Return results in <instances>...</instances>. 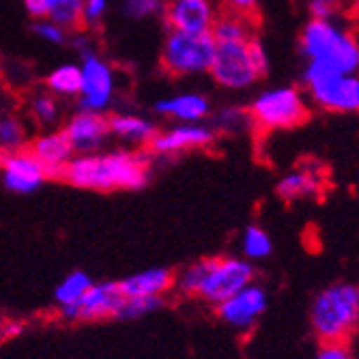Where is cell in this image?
Masks as SVG:
<instances>
[{"label": "cell", "mask_w": 359, "mask_h": 359, "mask_svg": "<svg viewBox=\"0 0 359 359\" xmlns=\"http://www.w3.org/2000/svg\"><path fill=\"white\" fill-rule=\"evenodd\" d=\"M149 157L132 149L74 155L62 172V179L69 185L93 191L142 189L149 183Z\"/></svg>", "instance_id": "6da1fadb"}, {"label": "cell", "mask_w": 359, "mask_h": 359, "mask_svg": "<svg viewBox=\"0 0 359 359\" xmlns=\"http://www.w3.org/2000/svg\"><path fill=\"white\" fill-rule=\"evenodd\" d=\"M306 60L320 62L338 74H359V41L355 32L336 18H310L299 35Z\"/></svg>", "instance_id": "7a4b0ae2"}, {"label": "cell", "mask_w": 359, "mask_h": 359, "mask_svg": "<svg viewBox=\"0 0 359 359\" xmlns=\"http://www.w3.org/2000/svg\"><path fill=\"white\" fill-rule=\"evenodd\" d=\"M310 327L323 344L346 342L359 330V284L334 282L310 304Z\"/></svg>", "instance_id": "3957f363"}, {"label": "cell", "mask_w": 359, "mask_h": 359, "mask_svg": "<svg viewBox=\"0 0 359 359\" xmlns=\"http://www.w3.org/2000/svg\"><path fill=\"white\" fill-rule=\"evenodd\" d=\"M308 102L323 112H359V74H338L320 62L306 60L302 72Z\"/></svg>", "instance_id": "277c9868"}, {"label": "cell", "mask_w": 359, "mask_h": 359, "mask_svg": "<svg viewBox=\"0 0 359 359\" xmlns=\"http://www.w3.org/2000/svg\"><path fill=\"white\" fill-rule=\"evenodd\" d=\"M256 127L278 132L302 125L310 114V102L299 86H273L254 95L248 106Z\"/></svg>", "instance_id": "5b68a950"}, {"label": "cell", "mask_w": 359, "mask_h": 359, "mask_svg": "<svg viewBox=\"0 0 359 359\" xmlns=\"http://www.w3.org/2000/svg\"><path fill=\"white\" fill-rule=\"evenodd\" d=\"M215 39L211 35H189V32L168 30L161 46V67L166 74L177 78L205 76L211 69Z\"/></svg>", "instance_id": "8992f818"}, {"label": "cell", "mask_w": 359, "mask_h": 359, "mask_svg": "<svg viewBox=\"0 0 359 359\" xmlns=\"http://www.w3.org/2000/svg\"><path fill=\"white\" fill-rule=\"evenodd\" d=\"M254 278L256 267L252 260L243 256H211L207 258V269L194 299H201L215 308L252 284Z\"/></svg>", "instance_id": "52a82bcc"}, {"label": "cell", "mask_w": 359, "mask_h": 359, "mask_svg": "<svg viewBox=\"0 0 359 359\" xmlns=\"http://www.w3.org/2000/svg\"><path fill=\"white\" fill-rule=\"evenodd\" d=\"M209 76L224 90H248L252 88L260 76L254 69L248 41L245 43H217Z\"/></svg>", "instance_id": "ba28073f"}, {"label": "cell", "mask_w": 359, "mask_h": 359, "mask_svg": "<svg viewBox=\"0 0 359 359\" xmlns=\"http://www.w3.org/2000/svg\"><path fill=\"white\" fill-rule=\"evenodd\" d=\"M80 110H90V112H106L116 95V74L112 65L102 58L100 54H86L82 56L80 62Z\"/></svg>", "instance_id": "9c48e42d"}, {"label": "cell", "mask_w": 359, "mask_h": 359, "mask_svg": "<svg viewBox=\"0 0 359 359\" xmlns=\"http://www.w3.org/2000/svg\"><path fill=\"white\" fill-rule=\"evenodd\" d=\"M123 299L125 295L118 282H93V286L84 292L78 304L62 306L58 308L56 314H58V320L67 325L116 318Z\"/></svg>", "instance_id": "30bf717a"}, {"label": "cell", "mask_w": 359, "mask_h": 359, "mask_svg": "<svg viewBox=\"0 0 359 359\" xmlns=\"http://www.w3.org/2000/svg\"><path fill=\"white\" fill-rule=\"evenodd\" d=\"M269 310V292L263 284L252 282L233 297H228L219 306H215L217 318L239 334L252 332L258 320Z\"/></svg>", "instance_id": "8fae6325"}, {"label": "cell", "mask_w": 359, "mask_h": 359, "mask_svg": "<svg viewBox=\"0 0 359 359\" xmlns=\"http://www.w3.org/2000/svg\"><path fill=\"white\" fill-rule=\"evenodd\" d=\"M164 22L168 30L189 32V35H211L217 20V0H166Z\"/></svg>", "instance_id": "7c38bea8"}, {"label": "cell", "mask_w": 359, "mask_h": 359, "mask_svg": "<svg viewBox=\"0 0 359 359\" xmlns=\"http://www.w3.org/2000/svg\"><path fill=\"white\" fill-rule=\"evenodd\" d=\"M48 179V172L37 161V157L26 149L3 151L0 155V181L5 189L13 194L37 191Z\"/></svg>", "instance_id": "4fadbf2b"}, {"label": "cell", "mask_w": 359, "mask_h": 359, "mask_svg": "<svg viewBox=\"0 0 359 359\" xmlns=\"http://www.w3.org/2000/svg\"><path fill=\"white\" fill-rule=\"evenodd\" d=\"M213 127L207 123H177L164 132H157L149 142L151 151L159 157H170L189 149H203L215 140Z\"/></svg>", "instance_id": "5bb4252c"}, {"label": "cell", "mask_w": 359, "mask_h": 359, "mask_svg": "<svg viewBox=\"0 0 359 359\" xmlns=\"http://www.w3.org/2000/svg\"><path fill=\"white\" fill-rule=\"evenodd\" d=\"M76 155H88L102 151L110 138L108 116L104 112L78 110L62 127Z\"/></svg>", "instance_id": "9a60e30c"}, {"label": "cell", "mask_w": 359, "mask_h": 359, "mask_svg": "<svg viewBox=\"0 0 359 359\" xmlns=\"http://www.w3.org/2000/svg\"><path fill=\"white\" fill-rule=\"evenodd\" d=\"M325 183H327L325 168L316 164V161H306L304 166L286 172L278 181L276 191L284 203H297V201H308V198L320 196L325 189Z\"/></svg>", "instance_id": "2e32d148"}, {"label": "cell", "mask_w": 359, "mask_h": 359, "mask_svg": "<svg viewBox=\"0 0 359 359\" xmlns=\"http://www.w3.org/2000/svg\"><path fill=\"white\" fill-rule=\"evenodd\" d=\"M155 112L159 116L179 123H203L211 116L213 106L205 93L187 90V93H175L170 97H164V100H157Z\"/></svg>", "instance_id": "e0dca14e"}, {"label": "cell", "mask_w": 359, "mask_h": 359, "mask_svg": "<svg viewBox=\"0 0 359 359\" xmlns=\"http://www.w3.org/2000/svg\"><path fill=\"white\" fill-rule=\"evenodd\" d=\"M28 151L37 157V161L48 172V179L50 177H62L65 168H67L72 157L76 155L62 129H48V132L39 134L35 140L30 142Z\"/></svg>", "instance_id": "ac0fdd59"}, {"label": "cell", "mask_w": 359, "mask_h": 359, "mask_svg": "<svg viewBox=\"0 0 359 359\" xmlns=\"http://www.w3.org/2000/svg\"><path fill=\"white\" fill-rule=\"evenodd\" d=\"M175 273L166 267L136 271L118 282L125 297H166L172 290Z\"/></svg>", "instance_id": "d6986e66"}, {"label": "cell", "mask_w": 359, "mask_h": 359, "mask_svg": "<svg viewBox=\"0 0 359 359\" xmlns=\"http://www.w3.org/2000/svg\"><path fill=\"white\" fill-rule=\"evenodd\" d=\"M108 129L112 138L127 147H144L157 134V125L149 116L136 112H118L108 116Z\"/></svg>", "instance_id": "ffe728a7"}, {"label": "cell", "mask_w": 359, "mask_h": 359, "mask_svg": "<svg viewBox=\"0 0 359 359\" xmlns=\"http://www.w3.org/2000/svg\"><path fill=\"white\" fill-rule=\"evenodd\" d=\"M211 37L215 43H245L256 37V22L245 13L219 11L211 28Z\"/></svg>", "instance_id": "44dd1931"}, {"label": "cell", "mask_w": 359, "mask_h": 359, "mask_svg": "<svg viewBox=\"0 0 359 359\" xmlns=\"http://www.w3.org/2000/svg\"><path fill=\"white\" fill-rule=\"evenodd\" d=\"M211 127L215 134H224V136H241L248 134L254 127L252 114L248 108L237 106V104H228L217 108L215 112H211Z\"/></svg>", "instance_id": "7402d4cb"}, {"label": "cell", "mask_w": 359, "mask_h": 359, "mask_svg": "<svg viewBox=\"0 0 359 359\" xmlns=\"http://www.w3.org/2000/svg\"><path fill=\"white\" fill-rule=\"evenodd\" d=\"M80 65L76 62H62L58 67H54L48 78H46V88L54 97H62V100H69V97H78L80 93Z\"/></svg>", "instance_id": "603a6c76"}, {"label": "cell", "mask_w": 359, "mask_h": 359, "mask_svg": "<svg viewBox=\"0 0 359 359\" xmlns=\"http://www.w3.org/2000/svg\"><path fill=\"white\" fill-rule=\"evenodd\" d=\"M93 286V278L86 273V271H69L67 276H65L58 286L54 288V302L58 308L62 306H74L82 299V295Z\"/></svg>", "instance_id": "cb8c5ba5"}, {"label": "cell", "mask_w": 359, "mask_h": 359, "mask_svg": "<svg viewBox=\"0 0 359 359\" xmlns=\"http://www.w3.org/2000/svg\"><path fill=\"white\" fill-rule=\"evenodd\" d=\"M241 252L248 260H265L273 254V241L263 226L250 224L241 235Z\"/></svg>", "instance_id": "d4e9b609"}, {"label": "cell", "mask_w": 359, "mask_h": 359, "mask_svg": "<svg viewBox=\"0 0 359 359\" xmlns=\"http://www.w3.org/2000/svg\"><path fill=\"white\" fill-rule=\"evenodd\" d=\"M205 269H207V258H201V260H194V263L185 265L181 271H177L175 282H172V288H175L177 295L196 297V290H198V286H201Z\"/></svg>", "instance_id": "484cf974"}, {"label": "cell", "mask_w": 359, "mask_h": 359, "mask_svg": "<svg viewBox=\"0 0 359 359\" xmlns=\"http://www.w3.org/2000/svg\"><path fill=\"white\" fill-rule=\"evenodd\" d=\"M28 110H30V116L35 118L39 125L43 127H50L58 121L60 116V104H58V97H54L52 93H35L30 97L28 102Z\"/></svg>", "instance_id": "4316f807"}, {"label": "cell", "mask_w": 359, "mask_h": 359, "mask_svg": "<svg viewBox=\"0 0 359 359\" xmlns=\"http://www.w3.org/2000/svg\"><path fill=\"white\" fill-rule=\"evenodd\" d=\"M166 299L164 297H125L116 318L121 320H138L149 314H155L164 308Z\"/></svg>", "instance_id": "83f0119b"}, {"label": "cell", "mask_w": 359, "mask_h": 359, "mask_svg": "<svg viewBox=\"0 0 359 359\" xmlns=\"http://www.w3.org/2000/svg\"><path fill=\"white\" fill-rule=\"evenodd\" d=\"M26 144V127L15 116H0V151H18Z\"/></svg>", "instance_id": "f1b7e54d"}, {"label": "cell", "mask_w": 359, "mask_h": 359, "mask_svg": "<svg viewBox=\"0 0 359 359\" xmlns=\"http://www.w3.org/2000/svg\"><path fill=\"white\" fill-rule=\"evenodd\" d=\"M48 20L60 24L67 30L78 28L82 24V0H56Z\"/></svg>", "instance_id": "f546056e"}, {"label": "cell", "mask_w": 359, "mask_h": 359, "mask_svg": "<svg viewBox=\"0 0 359 359\" xmlns=\"http://www.w3.org/2000/svg\"><path fill=\"white\" fill-rule=\"evenodd\" d=\"M166 0H125L123 11L129 20H149L164 11Z\"/></svg>", "instance_id": "4dcf8cb0"}, {"label": "cell", "mask_w": 359, "mask_h": 359, "mask_svg": "<svg viewBox=\"0 0 359 359\" xmlns=\"http://www.w3.org/2000/svg\"><path fill=\"white\" fill-rule=\"evenodd\" d=\"M32 30H35V35L50 43V46H62V43H67L69 41V30L67 28H62L60 24L48 20V18H41L35 22V26H32Z\"/></svg>", "instance_id": "1f68e13d"}, {"label": "cell", "mask_w": 359, "mask_h": 359, "mask_svg": "<svg viewBox=\"0 0 359 359\" xmlns=\"http://www.w3.org/2000/svg\"><path fill=\"white\" fill-rule=\"evenodd\" d=\"M110 0H82V24L100 26L108 13Z\"/></svg>", "instance_id": "d6a6232c"}, {"label": "cell", "mask_w": 359, "mask_h": 359, "mask_svg": "<svg viewBox=\"0 0 359 359\" xmlns=\"http://www.w3.org/2000/svg\"><path fill=\"white\" fill-rule=\"evenodd\" d=\"M248 52H250V58H252V65L254 69L258 72V76L263 78L269 74V67H271V60H269V54H267V48L263 46L258 37H252L248 41Z\"/></svg>", "instance_id": "836d02e7"}, {"label": "cell", "mask_w": 359, "mask_h": 359, "mask_svg": "<svg viewBox=\"0 0 359 359\" xmlns=\"http://www.w3.org/2000/svg\"><path fill=\"white\" fill-rule=\"evenodd\" d=\"M348 0H310L308 9L312 18H336Z\"/></svg>", "instance_id": "e575fe53"}, {"label": "cell", "mask_w": 359, "mask_h": 359, "mask_svg": "<svg viewBox=\"0 0 359 359\" xmlns=\"http://www.w3.org/2000/svg\"><path fill=\"white\" fill-rule=\"evenodd\" d=\"M314 359H355V357L344 342H332V344H323Z\"/></svg>", "instance_id": "d590c367"}, {"label": "cell", "mask_w": 359, "mask_h": 359, "mask_svg": "<svg viewBox=\"0 0 359 359\" xmlns=\"http://www.w3.org/2000/svg\"><path fill=\"white\" fill-rule=\"evenodd\" d=\"M217 5H219L224 11L254 15V11H256L258 5H260V0H217Z\"/></svg>", "instance_id": "8d00e7d4"}, {"label": "cell", "mask_w": 359, "mask_h": 359, "mask_svg": "<svg viewBox=\"0 0 359 359\" xmlns=\"http://www.w3.org/2000/svg\"><path fill=\"white\" fill-rule=\"evenodd\" d=\"M54 5H56V0H24L26 11H28L32 18H37V20L48 18Z\"/></svg>", "instance_id": "74e56055"}, {"label": "cell", "mask_w": 359, "mask_h": 359, "mask_svg": "<svg viewBox=\"0 0 359 359\" xmlns=\"http://www.w3.org/2000/svg\"><path fill=\"white\" fill-rule=\"evenodd\" d=\"M26 330V323L20 318H5L3 327H0V340H13L18 336H22Z\"/></svg>", "instance_id": "f35d334b"}, {"label": "cell", "mask_w": 359, "mask_h": 359, "mask_svg": "<svg viewBox=\"0 0 359 359\" xmlns=\"http://www.w3.org/2000/svg\"><path fill=\"white\" fill-rule=\"evenodd\" d=\"M69 41H72V48H74L76 52H80V56H86V54L95 52V50H93V41H90V37H88V35H84V32H78V35H74Z\"/></svg>", "instance_id": "ab89813d"}, {"label": "cell", "mask_w": 359, "mask_h": 359, "mask_svg": "<svg viewBox=\"0 0 359 359\" xmlns=\"http://www.w3.org/2000/svg\"><path fill=\"white\" fill-rule=\"evenodd\" d=\"M3 320H5V318H3V316H0V327H3Z\"/></svg>", "instance_id": "60d3db41"}, {"label": "cell", "mask_w": 359, "mask_h": 359, "mask_svg": "<svg viewBox=\"0 0 359 359\" xmlns=\"http://www.w3.org/2000/svg\"><path fill=\"white\" fill-rule=\"evenodd\" d=\"M357 359H359V357H357Z\"/></svg>", "instance_id": "b9f144b4"}]
</instances>
